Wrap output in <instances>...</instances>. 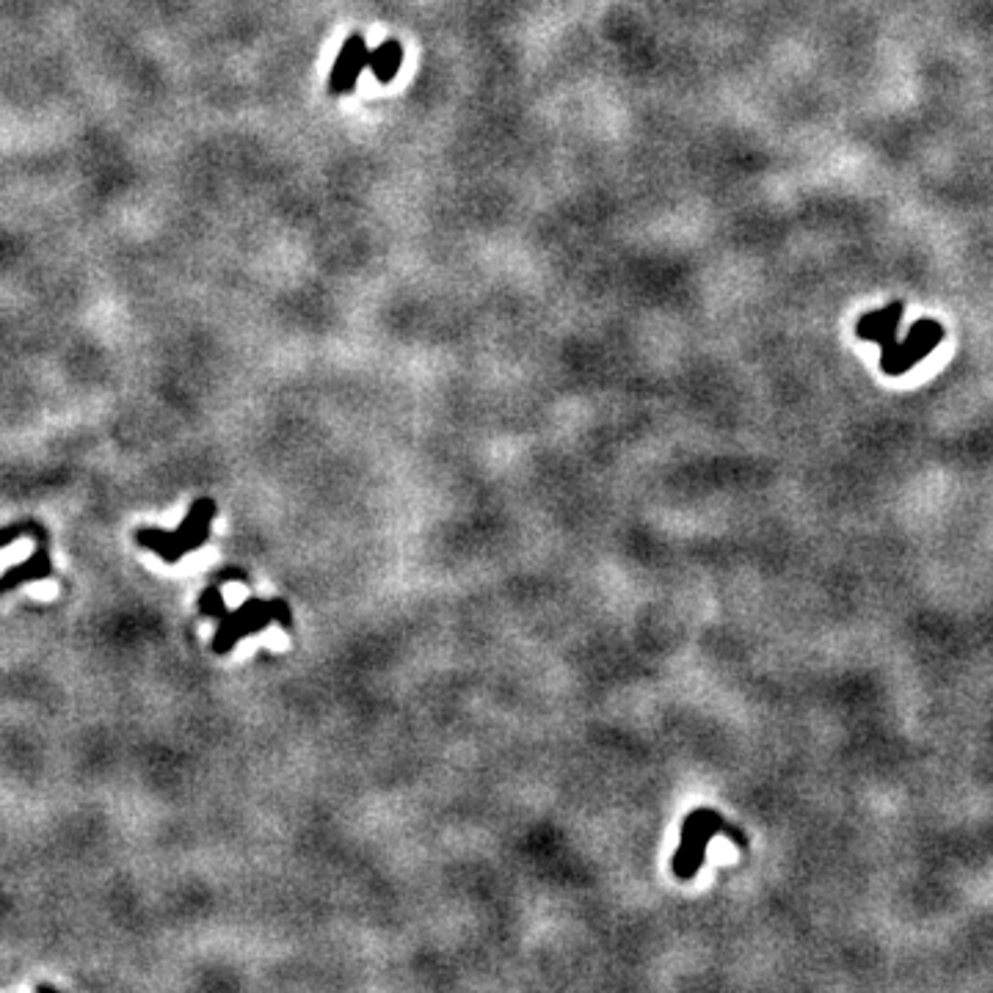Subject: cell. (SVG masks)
Returning <instances> with one entry per match:
<instances>
[{
  "label": "cell",
  "mask_w": 993,
  "mask_h": 993,
  "mask_svg": "<svg viewBox=\"0 0 993 993\" xmlns=\"http://www.w3.org/2000/svg\"><path fill=\"white\" fill-rule=\"evenodd\" d=\"M902 301H891L883 309H875V312H867L861 315L856 323V337L858 340H869V343L886 345L891 340H897V326H900L902 318Z\"/></svg>",
  "instance_id": "cell-4"
},
{
  "label": "cell",
  "mask_w": 993,
  "mask_h": 993,
  "mask_svg": "<svg viewBox=\"0 0 993 993\" xmlns=\"http://www.w3.org/2000/svg\"><path fill=\"white\" fill-rule=\"evenodd\" d=\"M715 831H729V834H737L731 825L720 820L718 811H693V817L687 820V825L682 828V839H696V845L679 847V853L674 858V872L679 878H693L701 867V856H704V847L709 845V839ZM740 836V834H737Z\"/></svg>",
  "instance_id": "cell-2"
},
{
  "label": "cell",
  "mask_w": 993,
  "mask_h": 993,
  "mask_svg": "<svg viewBox=\"0 0 993 993\" xmlns=\"http://www.w3.org/2000/svg\"><path fill=\"white\" fill-rule=\"evenodd\" d=\"M367 56H370V50H367L365 45V36L359 34L348 36L345 45L340 47V53H337L334 67H331L329 92L331 94L354 92L356 80H359V75L367 69Z\"/></svg>",
  "instance_id": "cell-3"
},
{
  "label": "cell",
  "mask_w": 993,
  "mask_h": 993,
  "mask_svg": "<svg viewBox=\"0 0 993 993\" xmlns=\"http://www.w3.org/2000/svg\"><path fill=\"white\" fill-rule=\"evenodd\" d=\"M400 67H403V45L398 39H387L367 56V69L376 75L378 83H392L398 78Z\"/></svg>",
  "instance_id": "cell-5"
},
{
  "label": "cell",
  "mask_w": 993,
  "mask_h": 993,
  "mask_svg": "<svg viewBox=\"0 0 993 993\" xmlns=\"http://www.w3.org/2000/svg\"><path fill=\"white\" fill-rule=\"evenodd\" d=\"M941 340H944V326L938 320H916L905 340H891V343L880 345V367H883V373L886 376L908 373L927 354H933Z\"/></svg>",
  "instance_id": "cell-1"
}]
</instances>
